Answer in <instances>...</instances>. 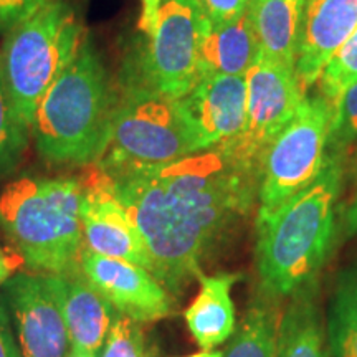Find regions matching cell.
<instances>
[{
	"label": "cell",
	"instance_id": "cell-1",
	"mask_svg": "<svg viewBox=\"0 0 357 357\" xmlns=\"http://www.w3.org/2000/svg\"><path fill=\"white\" fill-rule=\"evenodd\" d=\"M139 230L151 273L181 294L258 202L260 164L223 142L166 164L100 167Z\"/></svg>",
	"mask_w": 357,
	"mask_h": 357
},
{
	"label": "cell",
	"instance_id": "cell-2",
	"mask_svg": "<svg viewBox=\"0 0 357 357\" xmlns=\"http://www.w3.org/2000/svg\"><path fill=\"white\" fill-rule=\"evenodd\" d=\"M342 178V153L329 149L323 171L310 185L273 213L257 218L255 258L263 294L283 300L318 280L336 238Z\"/></svg>",
	"mask_w": 357,
	"mask_h": 357
},
{
	"label": "cell",
	"instance_id": "cell-3",
	"mask_svg": "<svg viewBox=\"0 0 357 357\" xmlns=\"http://www.w3.org/2000/svg\"><path fill=\"white\" fill-rule=\"evenodd\" d=\"M118 95L88 37L35 109V144L55 164L100 160L109 142Z\"/></svg>",
	"mask_w": 357,
	"mask_h": 357
},
{
	"label": "cell",
	"instance_id": "cell-4",
	"mask_svg": "<svg viewBox=\"0 0 357 357\" xmlns=\"http://www.w3.org/2000/svg\"><path fill=\"white\" fill-rule=\"evenodd\" d=\"M82 200L79 178L20 177L0 192V229L32 270L70 276L84 248Z\"/></svg>",
	"mask_w": 357,
	"mask_h": 357
},
{
	"label": "cell",
	"instance_id": "cell-5",
	"mask_svg": "<svg viewBox=\"0 0 357 357\" xmlns=\"http://www.w3.org/2000/svg\"><path fill=\"white\" fill-rule=\"evenodd\" d=\"M77 12L50 0L6 35L0 70L20 121L30 129L38 102L84 42Z\"/></svg>",
	"mask_w": 357,
	"mask_h": 357
},
{
	"label": "cell",
	"instance_id": "cell-6",
	"mask_svg": "<svg viewBox=\"0 0 357 357\" xmlns=\"http://www.w3.org/2000/svg\"><path fill=\"white\" fill-rule=\"evenodd\" d=\"M205 149L202 136L177 100L126 83L118 98L100 167L166 164Z\"/></svg>",
	"mask_w": 357,
	"mask_h": 357
},
{
	"label": "cell",
	"instance_id": "cell-7",
	"mask_svg": "<svg viewBox=\"0 0 357 357\" xmlns=\"http://www.w3.org/2000/svg\"><path fill=\"white\" fill-rule=\"evenodd\" d=\"M331 123V101L323 95L303 98L261 155L257 218L273 213L319 176L329 154Z\"/></svg>",
	"mask_w": 357,
	"mask_h": 357
},
{
	"label": "cell",
	"instance_id": "cell-8",
	"mask_svg": "<svg viewBox=\"0 0 357 357\" xmlns=\"http://www.w3.org/2000/svg\"><path fill=\"white\" fill-rule=\"evenodd\" d=\"M207 20L195 0H162L154 30L126 83L169 100L184 98L200 78L199 48Z\"/></svg>",
	"mask_w": 357,
	"mask_h": 357
},
{
	"label": "cell",
	"instance_id": "cell-9",
	"mask_svg": "<svg viewBox=\"0 0 357 357\" xmlns=\"http://www.w3.org/2000/svg\"><path fill=\"white\" fill-rule=\"evenodd\" d=\"M65 276L17 275L6 296L17 326L22 357H66L70 337L63 312Z\"/></svg>",
	"mask_w": 357,
	"mask_h": 357
},
{
	"label": "cell",
	"instance_id": "cell-10",
	"mask_svg": "<svg viewBox=\"0 0 357 357\" xmlns=\"http://www.w3.org/2000/svg\"><path fill=\"white\" fill-rule=\"evenodd\" d=\"M245 82L247 121L243 132L230 142L243 158L260 164L268 144L293 118L306 93L298 84L293 68L268 60L260 50Z\"/></svg>",
	"mask_w": 357,
	"mask_h": 357
},
{
	"label": "cell",
	"instance_id": "cell-11",
	"mask_svg": "<svg viewBox=\"0 0 357 357\" xmlns=\"http://www.w3.org/2000/svg\"><path fill=\"white\" fill-rule=\"evenodd\" d=\"M83 182L82 225L84 248L151 271L144 240L116 195L108 174L98 167Z\"/></svg>",
	"mask_w": 357,
	"mask_h": 357
},
{
	"label": "cell",
	"instance_id": "cell-12",
	"mask_svg": "<svg viewBox=\"0 0 357 357\" xmlns=\"http://www.w3.org/2000/svg\"><path fill=\"white\" fill-rule=\"evenodd\" d=\"M82 271L119 314L137 323L166 318L171 298L151 271L134 263L96 255L83 248Z\"/></svg>",
	"mask_w": 357,
	"mask_h": 357
},
{
	"label": "cell",
	"instance_id": "cell-13",
	"mask_svg": "<svg viewBox=\"0 0 357 357\" xmlns=\"http://www.w3.org/2000/svg\"><path fill=\"white\" fill-rule=\"evenodd\" d=\"M356 29L357 0H306L294 63V77L303 91L319 82Z\"/></svg>",
	"mask_w": 357,
	"mask_h": 357
},
{
	"label": "cell",
	"instance_id": "cell-14",
	"mask_svg": "<svg viewBox=\"0 0 357 357\" xmlns=\"http://www.w3.org/2000/svg\"><path fill=\"white\" fill-rule=\"evenodd\" d=\"M194 124L205 147L235 141L247 121V82L245 77L208 75L177 100Z\"/></svg>",
	"mask_w": 357,
	"mask_h": 357
},
{
	"label": "cell",
	"instance_id": "cell-15",
	"mask_svg": "<svg viewBox=\"0 0 357 357\" xmlns=\"http://www.w3.org/2000/svg\"><path fill=\"white\" fill-rule=\"evenodd\" d=\"M258 38L252 8L235 19L212 24L207 20L199 48V73L245 77L258 55Z\"/></svg>",
	"mask_w": 357,
	"mask_h": 357
},
{
	"label": "cell",
	"instance_id": "cell-16",
	"mask_svg": "<svg viewBox=\"0 0 357 357\" xmlns=\"http://www.w3.org/2000/svg\"><path fill=\"white\" fill-rule=\"evenodd\" d=\"M240 280L238 273L199 275L200 291L184 312L187 328L202 349L229 341L235 333V307L231 288Z\"/></svg>",
	"mask_w": 357,
	"mask_h": 357
},
{
	"label": "cell",
	"instance_id": "cell-17",
	"mask_svg": "<svg viewBox=\"0 0 357 357\" xmlns=\"http://www.w3.org/2000/svg\"><path fill=\"white\" fill-rule=\"evenodd\" d=\"M289 298L281 312L276 357H329L318 280Z\"/></svg>",
	"mask_w": 357,
	"mask_h": 357
},
{
	"label": "cell",
	"instance_id": "cell-18",
	"mask_svg": "<svg viewBox=\"0 0 357 357\" xmlns=\"http://www.w3.org/2000/svg\"><path fill=\"white\" fill-rule=\"evenodd\" d=\"M63 312L70 346L98 354L113 324V306L86 278L65 276Z\"/></svg>",
	"mask_w": 357,
	"mask_h": 357
},
{
	"label": "cell",
	"instance_id": "cell-19",
	"mask_svg": "<svg viewBox=\"0 0 357 357\" xmlns=\"http://www.w3.org/2000/svg\"><path fill=\"white\" fill-rule=\"evenodd\" d=\"M306 0H250L260 53L294 70Z\"/></svg>",
	"mask_w": 357,
	"mask_h": 357
},
{
	"label": "cell",
	"instance_id": "cell-20",
	"mask_svg": "<svg viewBox=\"0 0 357 357\" xmlns=\"http://www.w3.org/2000/svg\"><path fill=\"white\" fill-rule=\"evenodd\" d=\"M281 312L280 300L258 294L231 334L223 357H276Z\"/></svg>",
	"mask_w": 357,
	"mask_h": 357
},
{
	"label": "cell",
	"instance_id": "cell-21",
	"mask_svg": "<svg viewBox=\"0 0 357 357\" xmlns=\"http://www.w3.org/2000/svg\"><path fill=\"white\" fill-rule=\"evenodd\" d=\"M326 341L329 357H357V263L339 271L334 281Z\"/></svg>",
	"mask_w": 357,
	"mask_h": 357
},
{
	"label": "cell",
	"instance_id": "cell-22",
	"mask_svg": "<svg viewBox=\"0 0 357 357\" xmlns=\"http://www.w3.org/2000/svg\"><path fill=\"white\" fill-rule=\"evenodd\" d=\"M30 129L20 121L0 70V172L19 159L29 141Z\"/></svg>",
	"mask_w": 357,
	"mask_h": 357
},
{
	"label": "cell",
	"instance_id": "cell-23",
	"mask_svg": "<svg viewBox=\"0 0 357 357\" xmlns=\"http://www.w3.org/2000/svg\"><path fill=\"white\" fill-rule=\"evenodd\" d=\"M357 79V29L344 47L329 61L319 78V95L334 101L344 89Z\"/></svg>",
	"mask_w": 357,
	"mask_h": 357
},
{
	"label": "cell",
	"instance_id": "cell-24",
	"mask_svg": "<svg viewBox=\"0 0 357 357\" xmlns=\"http://www.w3.org/2000/svg\"><path fill=\"white\" fill-rule=\"evenodd\" d=\"M102 357H154V354L147 346L141 323L119 314L109 328Z\"/></svg>",
	"mask_w": 357,
	"mask_h": 357
},
{
	"label": "cell",
	"instance_id": "cell-25",
	"mask_svg": "<svg viewBox=\"0 0 357 357\" xmlns=\"http://www.w3.org/2000/svg\"><path fill=\"white\" fill-rule=\"evenodd\" d=\"M357 142V79L333 101L329 149L342 151Z\"/></svg>",
	"mask_w": 357,
	"mask_h": 357
},
{
	"label": "cell",
	"instance_id": "cell-26",
	"mask_svg": "<svg viewBox=\"0 0 357 357\" xmlns=\"http://www.w3.org/2000/svg\"><path fill=\"white\" fill-rule=\"evenodd\" d=\"M47 2L50 0H0V35H7Z\"/></svg>",
	"mask_w": 357,
	"mask_h": 357
},
{
	"label": "cell",
	"instance_id": "cell-27",
	"mask_svg": "<svg viewBox=\"0 0 357 357\" xmlns=\"http://www.w3.org/2000/svg\"><path fill=\"white\" fill-rule=\"evenodd\" d=\"M212 24L235 19L250 7V0H195Z\"/></svg>",
	"mask_w": 357,
	"mask_h": 357
},
{
	"label": "cell",
	"instance_id": "cell-28",
	"mask_svg": "<svg viewBox=\"0 0 357 357\" xmlns=\"http://www.w3.org/2000/svg\"><path fill=\"white\" fill-rule=\"evenodd\" d=\"M0 357H22L20 347L10 333L7 311L0 301Z\"/></svg>",
	"mask_w": 357,
	"mask_h": 357
},
{
	"label": "cell",
	"instance_id": "cell-29",
	"mask_svg": "<svg viewBox=\"0 0 357 357\" xmlns=\"http://www.w3.org/2000/svg\"><path fill=\"white\" fill-rule=\"evenodd\" d=\"M337 230L342 238H351V236L357 235V194L339 215Z\"/></svg>",
	"mask_w": 357,
	"mask_h": 357
},
{
	"label": "cell",
	"instance_id": "cell-30",
	"mask_svg": "<svg viewBox=\"0 0 357 357\" xmlns=\"http://www.w3.org/2000/svg\"><path fill=\"white\" fill-rule=\"evenodd\" d=\"M162 0H141V17H139V29L146 35H151L154 30L155 20Z\"/></svg>",
	"mask_w": 357,
	"mask_h": 357
},
{
	"label": "cell",
	"instance_id": "cell-31",
	"mask_svg": "<svg viewBox=\"0 0 357 357\" xmlns=\"http://www.w3.org/2000/svg\"><path fill=\"white\" fill-rule=\"evenodd\" d=\"M13 268H15L13 261L6 255V253H3V250L0 248V284L6 283L8 280V276H10Z\"/></svg>",
	"mask_w": 357,
	"mask_h": 357
},
{
	"label": "cell",
	"instance_id": "cell-32",
	"mask_svg": "<svg viewBox=\"0 0 357 357\" xmlns=\"http://www.w3.org/2000/svg\"><path fill=\"white\" fill-rule=\"evenodd\" d=\"M66 357H98V354H95V352L79 349V347H71L68 354H66Z\"/></svg>",
	"mask_w": 357,
	"mask_h": 357
},
{
	"label": "cell",
	"instance_id": "cell-33",
	"mask_svg": "<svg viewBox=\"0 0 357 357\" xmlns=\"http://www.w3.org/2000/svg\"><path fill=\"white\" fill-rule=\"evenodd\" d=\"M185 357H223V352L215 351V349H204V351L195 352V354H190Z\"/></svg>",
	"mask_w": 357,
	"mask_h": 357
},
{
	"label": "cell",
	"instance_id": "cell-34",
	"mask_svg": "<svg viewBox=\"0 0 357 357\" xmlns=\"http://www.w3.org/2000/svg\"><path fill=\"white\" fill-rule=\"evenodd\" d=\"M349 172H351L352 178H354V182L357 184V153L354 154V158H352V160H351V169H349Z\"/></svg>",
	"mask_w": 357,
	"mask_h": 357
}]
</instances>
